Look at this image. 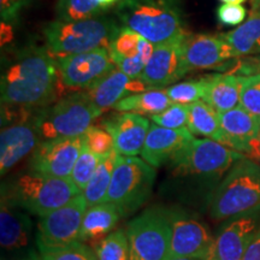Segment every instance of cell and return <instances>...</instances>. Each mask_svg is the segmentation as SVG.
Here are the masks:
<instances>
[{
  "instance_id": "obj_36",
  "label": "cell",
  "mask_w": 260,
  "mask_h": 260,
  "mask_svg": "<svg viewBox=\"0 0 260 260\" xmlns=\"http://www.w3.org/2000/svg\"><path fill=\"white\" fill-rule=\"evenodd\" d=\"M152 122L169 129L186 128L189 119V105L172 103L168 109L157 115L151 116Z\"/></svg>"
},
{
  "instance_id": "obj_46",
  "label": "cell",
  "mask_w": 260,
  "mask_h": 260,
  "mask_svg": "<svg viewBox=\"0 0 260 260\" xmlns=\"http://www.w3.org/2000/svg\"><path fill=\"white\" fill-rule=\"evenodd\" d=\"M259 146H260V135H259ZM259 146H258V147H259Z\"/></svg>"
},
{
  "instance_id": "obj_8",
  "label": "cell",
  "mask_w": 260,
  "mask_h": 260,
  "mask_svg": "<svg viewBox=\"0 0 260 260\" xmlns=\"http://www.w3.org/2000/svg\"><path fill=\"white\" fill-rule=\"evenodd\" d=\"M132 260H169L171 245L170 211L146 210L126 226Z\"/></svg>"
},
{
  "instance_id": "obj_28",
  "label": "cell",
  "mask_w": 260,
  "mask_h": 260,
  "mask_svg": "<svg viewBox=\"0 0 260 260\" xmlns=\"http://www.w3.org/2000/svg\"><path fill=\"white\" fill-rule=\"evenodd\" d=\"M172 104L165 89H146L132 94L118 102L113 109L119 112H132L138 115H157Z\"/></svg>"
},
{
  "instance_id": "obj_23",
  "label": "cell",
  "mask_w": 260,
  "mask_h": 260,
  "mask_svg": "<svg viewBox=\"0 0 260 260\" xmlns=\"http://www.w3.org/2000/svg\"><path fill=\"white\" fill-rule=\"evenodd\" d=\"M3 194L0 209V242L8 251L23 248L28 245L31 223L27 214Z\"/></svg>"
},
{
  "instance_id": "obj_45",
  "label": "cell",
  "mask_w": 260,
  "mask_h": 260,
  "mask_svg": "<svg viewBox=\"0 0 260 260\" xmlns=\"http://www.w3.org/2000/svg\"><path fill=\"white\" fill-rule=\"evenodd\" d=\"M256 152H258V153H260V146H259L258 148H256Z\"/></svg>"
},
{
  "instance_id": "obj_15",
  "label": "cell",
  "mask_w": 260,
  "mask_h": 260,
  "mask_svg": "<svg viewBox=\"0 0 260 260\" xmlns=\"http://www.w3.org/2000/svg\"><path fill=\"white\" fill-rule=\"evenodd\" d=\"M239 54L222 35L190 34L183 45V60L188 73L193 70L212 69Z\"/></svg>"
},
{
  "instance_id": "obj_33",
  "label": "cell",
  "mask_w": 260,
  "mask_h": 260,
  "mask_svg": "<svg viewBox=\"0 0 260 260\" xmlns=\"http://www.w3.org/2000/svg\"><path fill=\"white\" fill-rule=\"evenodd\" d=\"M100 158L102 157L93 153L86 145L83 146L82 151H81L80 153V157L77 159L70 176L71 180H73L75 184H76V187L79 188L81 193L86 189L87 184L89 183L90 178H92L94 172L96 170Z\"/></svg>"
},
{
  "instance_id": "obj_38",
  "label": "cell",
  "mask_w": 260,
  "mask_h": 260,
  "mask_svg": "<svg viewBox=\"0 0 260 260\" xmlns=\"http://www.w3.org/2000/svg\"><path fill=\"white\" fill-rule=\"evenodd\" d=\"M247 9L242 4H223L217 10V16L223 24L237 27L246 21Z\"/></svg>"
},
{
  "instance_id": "obj_27",
  "label": "cell",
  "mask_w": 260,
  "mask_h": 260,
  "mask_svg": "<svg viewBox=\"0 0 260 260\" xmlns=\"http://www.w3.org/2000/svg\"><path fill=\"white\" fill-rule=\"evenodd\" d=\"M232 45L235 52L241 56L260 54V11L252 10L249 17L234 30L222 34Z\"/></svg>"
},
{
  "instance_id": "obj_47",
  "label": "cell",
  "mask_w": 260,
  "mask_h": 260,
  "mask_svg": "<svg viewBox=\"0 0 260 260\" xmlns=\"http://www.w3.org/2000/svg\"><path fill=\"white\" fill-rule=\"evenodd\" d=\"M259 68H260V60H259Z\"/></svg>"
},
{
  "instance_id": "obj_40",
  "label": "cell",
  "mask_w": 260,
  "mask_h": 260,
  "mask_svg": "<svg viewBox=\"0 0 260 260\" xmlns=\"http://www.w3.org/2000/svg\"><path fill=\"white\" fill-rule=\"evenodd\" d=\"M242 260H260V225L254 237H253L252 242L249 243Z\"/></svg>"
},
{
  "instance_id": "obj_1",
  "label": "cell",
  "mask_w": 260,
  "mask_h": 260,
  "mask_svg": "<svg viewBox=\"0 0 260 260\" xmlns=\"http://www.w3.org/2000/svg\"><path fill=\"white\" fill-rule=\"evenodd\" d=\"M56 58L46 47L17 52L6 63L0 81L3 106L32 109L54 102L59 87Z\"/></svg>"
},
{
  "instance_id": "obj_25",
  "label": "cell",
  "mask_w": 260,
  "mask_h": 260,
  "mask_svg": "<svg viewBox=\"0 0 260 260\" xmlns=\"http://www.w3.org/2000/svg\"><path fill=\"white\" fill-rule=\"evenodd\" d=\"M119 217L122 216L118 209L111 203L88 207L82 220L79 241H102L115 229Z\"/></svg>"
},
{
  "instance_id": "obj_29",
  "label": "cell",
  "mask_w": 260,
  "mask_h": 260,
  "mask_svg": "<svg viewBox=\"0 0 260 260\" xmlns=\"http://www.w3.org/2000/svg\"><path fill=\"white\" fill-rule=\"evenodd\" d=\"M118 155L116 149H112L110 153L100 158L96 170L90 178L89 183L87 184L86 189L81 193L86 199L88 207L105 203Z\"/></svg>"
},
{
  "instance_id": "obj_18",
  "label": "cell",
  "mask_w": 260,
  "mask_h": 260,
  "mask_svg": "<svg viewBox=\"0 0 260 260\" xmlns=\"http://www.w3.org/2000/svg\"><path fill=\"white\" fill-rule=\"evenodd\" d=\"M37 117L34 121H21L5 126L0 133V169L5 175L40 144Z\"/></svg>"
},
{
  "instance_id": "obj_44",
  "label": "cell",
  "mask_w": 260,
  "mask_h": 260,
  "mask_svg": "<svg viewBox=\"0 0 260 260\" xmlns=\"http://www.w3.org/2000/svg\"><path fill=\"white\" fill-rule=\"evenodd\" d=\"M169 260H201V259H191V258H176V259H169Z\"/></svg>"
},
{
  "instance_id": "obj_35",
  "label": "cell",
  "mask_w": 260,
  "mask_h": 260,
  "mask_svg": "<svg viewBox=\"0 0 260 260\" xmlns=\"http://www.w3.org/2000/svg\"><path fill=\"white\" fill-rule=\"evenodd\" d=\"M30 260H98L95 253L83 242H75L73 245L50 252H39Z\"/></svg>"
},
{
  "instance_id": "obj_39",
  "label": "cell",
  "mask_w": 260,
  "mask_h": 260,
  "mask_svg": "<svg viewBox=\"0 0 260 260\" xmlns=\"http://www.w3.org/2000/svg\"><path fill=\"white\" fill-rule=\"evenodd\" d=\"M31 0H0L2 3V18L3 22H15L18 18L19 12L24 9Z\"/></svg>"
},
{
  "instance_id": "obj_22",
  "label": "cell",
  "mask_w": 260,
  "mask_h": 260,
  "mask_svg": "<svg viewBox=\"0 0 260 260\" xmlns=\"http://www.w3.org/2000/svg\"><path fill=\"white\" fill-rule=\"evenodd\" d=\"M147 86L140 79H132L121 70L115 69L99 79L84 92L94 103V105L105 111L115 107L118 102L132 94L144 92Z\"/></svg>"
},
{
  "instance_id": "obj_41",
  "label": "cell",
  "mask_w": 260,
  "mask_h": 260,
  "mask_svg": "<svg viewBox=\"0 0 260 260\" xmlns=\"http://www.w3.org/2000/svg\"><path fill=\"white\" fill-rule=\"evenodd\" d=\"M98 3H99V5L102 6L104 10H109L111 9L112 6H116L118 4L119 0H96Z\"/></svg>"
},
{
  "instance_id": "obj_20",
  "label": "cell",
  "mask_w": 260,
  "mask_h": 260,
  "mask_svg": "<svg viewBox=\"0 0 260 260\" xmlns=\"http://www.w3.org/2000/svg\"><path fill=\"white\" fill-rule=\"evenodd\" d=\"M193 139L188 128L169 129L154 123L149 126L141 157L151 167L159 168L174 160Z\"/></svg>"
},
{
  "instance_id": "obj_30",
  "label": "cell",
  "mask_w": 260,
  "mask_h": 260,
  "mask_svg": "<svg viewBox=\"0 0 260 260\" xmlns=\"http://www.w3.org/2000/svg\"><path fill=\"white\" fill-rule=\"evenodd\" d=\"M104 10L96 0H57L54 12L58 21H84L103 16Z\"/></svg>"
},
{
  "instance_id": "obj_12",
  "label": "cell",
  "mask_w": 260,
  "mask_h": 260,
  "mask_svg": "<svg viewBox=\"0 0 260 260\" xmlns=\"http://www.w3.org/2000/svg\"><path fill=\"white\" fill-rule=\"evenodd\" d=\"M188 31L154 45L153 53L140 80L148 89H165L188 74L183 60V45Z\"/></svg>"
},
{
  "instance_id": "obj_42",
  "label": "cell",
  "mask_w": 260,
  "mask_h": 260,
  "mask_svg": "<svg viewBox=\"0 0 260 260\" xmlns=\"http://www.w3.org/2000/svg\"><path fill=\"white\" fill-rule=\"evenodd\" d=\"M224 4H243L247 0H220Z\"/></svg>"
},
{
  "instance_id": "obj_32",
  "label": "cell",
  "mask_w": 260,
  "mask_h": 260,
  "mask_svg": "<svg viewBox=\"0 0 260 260\" xmlns=\"http://www.w3.org/2000/svg\"><path fill=\"white\" fill-rule=\"evenodd\" d=\"M205 88H206V77L172 84V86L165 88V90H167L172 103L190 105L198 100L204 99Z\"/></svg>"
},
{
  "instance_id": "obj_16",
  "label": "cell",
  "mask_w": 260,
  "mask_h": 260,
  "mask_svg": "<svg viewBox=\"0 0 260 260\" xmlns=\"http://www.w3.org/2000/svg\"><path fill=\"white\" fill-rule=\"evenodd\" d=\"M260 216L246 213L224 224L214 239L209 260H242L259 228Z\"/></svg>"
},
{
  "instance_id": "obj_34",
  "label": "cell",
  "mask_w": 260,
  "mask_h": 260,
  "mask_svg": "<svg viewBox=\"0 0 260 260\" xmlns=\"http://www.w3.org/2000/svg\"><path fill=\"white\" fill-rule=\"evenodd\" d=\"M240 106L260 118V73L241 76Z\"/></svg>"
},
{
  "instance_id": "obj_21",
  "label": "cell",
  "mask_w": 260,
  "mask_h": 260,
  "mask_svg": "<svg viewBox=\"0 0 260 260\" xmlns=\"http://www.w3.org/2000/svg\"><path fill=\"white\" fill-rule=\"evenodd\" d=\"M219 121L228 147L237 152H252L259 146L260 118L242 106L219 112Z\"/></svg>"
},
{
  "instance_id": "obj_26",
  "label": "cell",
  "mask_w": 260,
  "mask_h": 260,
  "mask_svg": "<svg viewBox=\"0 0 260 260\" xmlns=\"http://www.w3.org/2000/svg\"><path fill=\"white\" fill-rule=\"evenodd\" d=\"M188 129L193 135H201L223 145L226 144L220 126L219 112L205 100H198L189 105Z\"/></svg>"
},
{
  "instance_id": "obj_24",
  "label": "cell",
  "mask_w": 260,
  "mask_h": 260,
  "mask_svg": "<svg viewBox=\"0 0 260 260\" xmlns=\"http://www.w3.org/2000/svg\"><path fill=\"white\" fill-rule=\"evenodd\" d=\"M241 76L218 74L206 77L204 99L218 112H225L240 106Z\"/></svg>"
},
{
  "instance_id": "obj_5",
  "label": "cell",
  "mask_w": 260,
  "mask_h": 260,
  "mask_svg": "<svg viewBox=\"0 0 260 260\" xmlns=\"http://www.w3.org/2000/svg\"><path fill=\"white\" fill-rule=\"evenodd\" d=\"M81 194L71 177H56L30 172L17 178L6 197L22 210L44 217Z\"/></svg>"
},
{
  "instance_id": "obj_17",
  "label": "cell",
  "mask_w": 260,
  "mask_h": 260,
  "mask_svg": "<svg viewBox=\"0 0 260 260\" xmlns=\"http://www.w3.org/2000/svg\"><path fill=\"white\" fill-rule=\"evenodd\" d=\"M154 44L132 29L123 27L109 52L117 69L132 79H140L149 58L153 53Z\"/></svg>"
},
{
  "instance_id": "obj_37",
  "label": "cell",
  "mask_w": 260,
  "mask_h": 260,
  "mask_svg": "<svg viewBox=\"0 0 260 260\" xmlns=\"http://www.w3.org/2000/svg\"><path fill=\"white\" fill-rule=\"evenodd\" d=\"M86 146L93 153L99 157L106 155L107 153L115 149V142H113L112 135L106 129H102L99 126L92 125L87 130L86 134Z\"/></svg>"
},
{
  "instance_id": "obj_3",
  "label": "cell",
  "mask_w": 260,
  "mask_h": 260,
  "mask_svg": "<svg viewBox=\"0 0 260 260\" xmlns=\"http://www.w3.org/2000/svg\"><path fill=\"white\" fill-rule=\"evenodd\" d=\"M113 12L123 27L135 30L154 45L184 31L176 0H119Z\"/></svg>"
},
{
  "instance_id": "obj_7",
  "label": "cell",
  "mask_w": 260,
  "mask_h": 260,
  "mask_svg": "<svg viewBox=\"0 0 260 260\" xmlns=\"http://www.w3.org/2000/svg\"><path fill=\"white\" fill-rule=\"evenodd\" d=\"M155 168L144 159L118 155L105 203H111L122 217L139 210L151 195Z\"/></svg>"
},
{
  "instance_id": "obj_19",
  "label": "cell",
  "mask_w": 260,
  "mask_h": 260,
  "mask_svg": "<svg viewBox=\"0 0 260 260\" xmlns=\"http://www.w3.org/2000/svg\"><path fill=\"white\" fill-rule=\"evenodd\" d=\"M103 126L112 135L117 153L136 157L144 148L151 124L142 115L123 112L109 117L103 122Z\"/></svg>"
},
{
  "instance_id": "obj_9",
  "label": "cell",
  "mask_w": 260,
  "mask_h": 260,
  "mask_svg": "<svg viewBox=\"0 0 260 260\" xmlns=\"http://www.w3.org/2000/svg\"><path fill=\"white\" fill-rule=\"evenodd\" d=\"M243 155L211 139H193L171 161L176 175L213 176L225 172Z\"/></svg>"
},
{
  "instance_id": "obj_14",
  "label": "cell",
  "mask_w": 260,
  "mask_h": 260,
  "mask_svg": "<svg viewBox=\"0 0 260 260\" xmlns=\"http://www.w3.org/2000/svg\"><path fill=\"white\" fill-rule=\"evenodd\" d=\"M171 245L169 259L209 260L214 239L199 220L183 211H170Z\"/></svg>"
},
{
  "instance_id": "obj_11",
  "label": "cell",
  "mask_w": 260,
  "mask_h": 260,
  "mask_svg": "<svg viewBox=\"0 0 260 260\" xmlns=\"http://www.w3.org/2000/svg\"><path fill=\"white\" fill-rule=\"evenodd\" d=\"M56 63L60 83L73 92L88 89L116 68L107 48L58 57Z\"/></svg>"
},
{
  "instance_id": "obj_13",
  "label": "cell",
  "mask_w": 260,
  "mask_h": 260,
  "mask_svg": "<svg viewBox=\"0 0 260 260\" xmlns=\"http://www.w3.org/2000/svg\"><path fill=\"white\" fill-rule=\"evenodd\" d=\"M84 145V135L44 140L32 152L29 167L39 174L70 177Z\"/></svg>"
},
{
  "instance_id": "obj_2",
  "label": "cell",
  "mask_w": 260,
  "mask_h": 260,
  "mask_svg": "<svg viewBox=\"0 0 260 260\" xmlns=\"http://www.w3.org/2000/svg\"><path fill=\"white\" fill-rule=\"evenodd\" d=\"M121 30V25L116 19L103 15L75 22L56 19L45 25L44 37L47 51L54 58H58L98 48L109 50Z\"/></svg>"
},
{
  "instance_id": "obj_31",
  "label": "cell",
  "mask_w": 260,
  "mask_h": 260,
  "mask_svg": "<svg viewBox=\"0 0 260 260\" xmlns=\"http://www.w3.org/2000/svg\"><path fill=\"white\" fill-rule=\"evenodd\" d=\"M95 255L98 260H132L126 233L115 230L96 242Z\"/></svg>"
},
{
  "instance_id": "obj_43",
  "label": "cell",
  "mask_w": 260,
  "mask_h": 260,
  "mask_svg": "<svg viewBox=\"0 0 260 260\" xmlns=\"http://www.w3.org/2000/svg\"><path fill=\"white\" fill-rule=\"evenodd\" d=\"M252 10H259L260 11V0H251Z\"/></svg>"
},
{
  "instance_id": "obj_6",
  "label": "cell",
  "mask_w": 260,
  "mask_h": 260,
  "mask_svg": "<svg viewBox=\"0 0 260 260\" xmlns=\"http://www.w3.org/2000/svg\"><path fill=\"white\" fill-rule=\"evenodd\" d=\"M103 112L84 90H79L45 107L37 116L38 128L45 140L84 135Z\"/></svg>"
},
{
  "instance_id": "obj_10",
  "label": "cell",
  "mask_w": 260,
  "mask_h": 260,
  "mask_svg": "<svg viewBox=\"0 0 260 260\" xmlns=\"http://www.w3.org/2000/svg\"><path fill=\"white\" fill-rule=\"evenodd\" d=\"M87 209L86 199L82 194H79L65 206L40 217L37 226L39 252L56 251L79 241Z\"/></svg>"
},
{
  "instance_id": "obj_4",
  "label": "cell",
  "mask_w": 260,
  "mask_h": 260,
  "mask_svg": "<svg viewBox=\"0 0 260 260\" xmlns=\"http://www.w3.org/2000/svg\"><path fill=\"white\" fill-rule=\"evenodd\" d=\"M260 207V165L243 157L230 169L211 199L210 213L222 220Z\"/></svg>"
}]
</instances>
